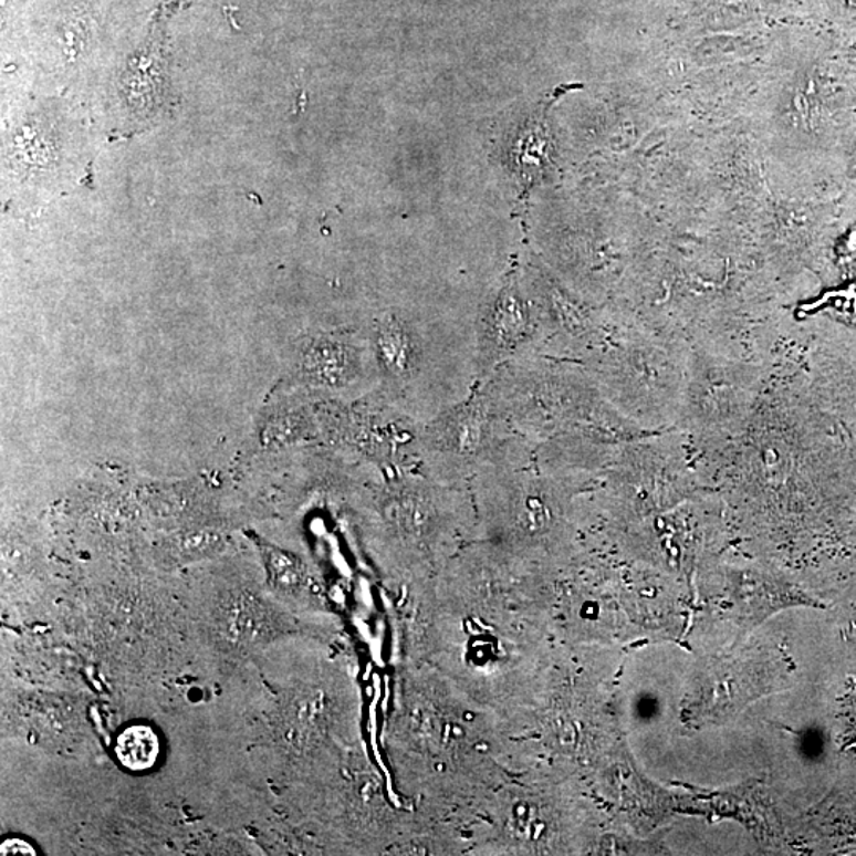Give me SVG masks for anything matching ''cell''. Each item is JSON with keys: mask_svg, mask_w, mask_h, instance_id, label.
Here are the masks:
<instances>
[{"mask_svg": "<svg viewBox=\"0 0 856 856\" xmlns=\"http://www.w3.org/2000/svg\"><path fill=\"white\" fill-rule=\"evenodd\" d=\"M510 424L495 411L478 387L470 398L452 406L420 428L419 463L434 481L459 486L497 462L519 440Z\"/></svg>", "mask_w": 856, "mask_h": 856, "instance_id": "6da1fadb", "label": "cell"}, {"mask_svg": "<svg viewBox=\"0 0 856 856\" xmlns=\"http://www.w3.org/2000/svg\"><path fill=\"white\" fill-rule=\"evenodd\" d=\"M116 752L124 766L132 771H145L156 763L159 739L149 727H131L121 734Z\"/></svg>", "mask_w": 856, "mask_h": 856, "instance_id": "7a4b0ae2", "label": "cell"}, {"mask_svg": "<svg viewBox=\"0 0 856 856\" xmlns=\"http://www.w3.org/2000/svg\"><path fill=\"white\" fill-rule=\"evenodd\" d=\"M0 855H35V850L23 839H9L0 845Z\"/></svg>", "mask_w": 856, "mask_h": 856, "instance_id": "3957f363", "label": "cell"}]
</instances>
